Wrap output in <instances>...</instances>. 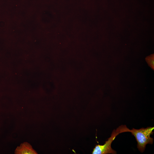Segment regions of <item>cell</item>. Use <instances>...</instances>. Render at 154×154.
<instances>
[{"mask_svg": "<svg viewBox=\"0 0 154 154\" xmlns=\"http://www.w3.org/2000/svg\"><path fill=\"white\" fill-rule=\"evenodd\" d=\"M154 129V127H148L139 129L133 128L131 130L129 129V132L135 137L137 142V147L141 152L144 151L147 144L153 143V139L150 136L153 133Z\"/></svg>", "mask_w": 154, "mask_h": 154, "instance_id": "1", "label": "cell"}, {"mask_svg": "<svg viewBox=\"0 0 154 154\" xmlns=\"http://www.w3.org/2000/svg\"><path fill=\"white\" fill-rule=\"evenodd\" d=\"M129 129L126 126H121L116 130H114L111 136L106 141L105 144L102 145H96L94 148L92 153L93 154H116V152L113 150L111 145L116 137L119 134L126 132H129Z\"/></svg>", "mask_w": 154, "mask_h": 154, "instance_id": "2", "label": "cell"}, {"mask_svg": "<svg viewBox=\"0 0 154 154\" xmlns=\"http://www.w3.org/2000/svg\"><path fill=\"white\" fill-rule=\"evenodd\" d=\"M16 154H37V153L32 148L31 145L27 142L21 144L15 150Z\"/></svg>", "mask_w": 154, "mask_h": 154, "instance_id": "3", "label": "cell"}, {"mask_svg": "<svg viewBox=\"0 0 154 154\" xmlns=\"http://www.w3.org/2000/svg\"><path fill=\"white\" fill-rule=\"evenodd\" d=\"M148 64L152 68H154L153 55H152L147 57L146 58Z\"/></svg>", "mask_w": 154, "mask_h": 154, "instance_id": "4", "label": "cell"}]
</instances>
